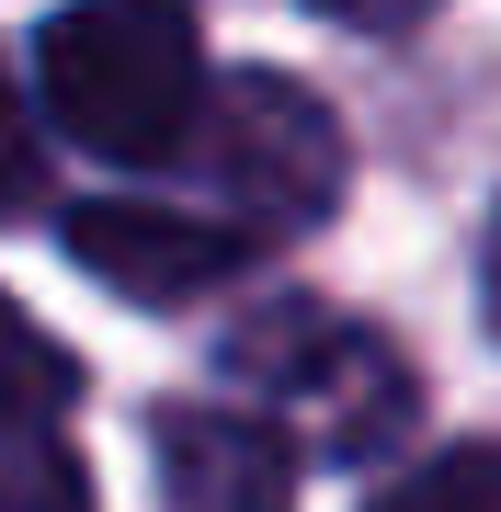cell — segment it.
<instances>
[{
	"mask_svg": "<svg viewBox=\"0 0 501 512\" xmlns=\"http://www.w3.org/2000/svg\"><path fill=\"white\" fill-rule=\"evenodd\" d=\"M0 512H92V478H80V456L57 433L0 444Z\"/></svg>",
	"mask_w": 501,
	"mask_h": 512,
	"instance_id": "8",
	"label": "cell"
},
{
	"mask_svg": "<svg viewBox=\"0 0 501 512\" xmlns=\"http://www.w3.org/2000/svg\"><path fill=\"white\" fill-rule=\"evenodd\" d=\"M35 194H46V148H35V114H23V92L0 80V217H23Z\"/></svg>",
	"mask_w": 501,
	"mask_h": 512,
	"instance_id": "9",
	"label": "cell"
},
{
	"mask_svg": "<svg viewBox=\"0 0 501 512\" xmlns=\"http://www.w3.org/2000/svg\"><path fill=\"white\" fill-rule=\"evenodd\" d=\"M183 160L228 194V228H251V239L319 228L342 205V126H331V103L297 92V80H274V69H228L217 92H205V126H194Z\"/></svg>",
	"mask_w": 501,
	"mask_h": 512,
	"instance_id": "3",
	"label": "cell"
},
{
	"mask_svg": "<svg viewBox=\"0 0 501 512\" xmlns=\"http://www.w3.org/2000/svg\"><path fill=\"white\" fill-rule=\"evenodd\" d=\"M69 399H80V365L12 308V296H0V444L57 433V410H69Z\"/></svg>",
	"mask_w": 501,
	"mask_h": 512,
	"instance_id": "6",
	"label": "cell"
},
{
	"mask_svg": "<svg viewBox=\"0 0 501 512\" xmlns=\"http://www.w3.org/2000/svg\"><path fill=\"white\" fill-rule=\"evenodd\" d=\"M205 35L183 0H69L35 35V103L92 160H183L205 126Z\"/></svg>",
	"mask_w": 501,
	"mask_h": 512,
	"instance_id": "1",
	"label": "cell"
},
{
	"mask_svg": "<svg viewBox=\"0 0 501 512\" xmlns=\"http://www.w3.org/2000/svg\"><path fill=\"white\" fill-rule=\"evenodd\" d=\"M365 512H501V444H445L433 467H410Z\"/></svg>",
	"mask_w": 501,
	"mask_h": 512,
	"instance_id": "7",
	"label": "cell"
},
{
	"mask_svg": "<svg viewBox=\"0 0 501 512\" xmlns=\"http://www.w3.org/2000/svg\"><path fill=\"white\" fill-rule=\"evenodd\" d=\"M262 251L251 228L228 217H194V205H137V194H103V205H69V262L137 308H194L217 296L240 262Z\"/></svg>",
	"mask_w": 501,
	"mask_h": 512,
	"instance_id": "4",
	"label": "cell"
},
{
	"mask_svg": "<svg viewBox=\"0 0 501 512\" xmlns=\"http://www.w3.org/2000/svg\"><path fill=\"white\" fill-rule=\"evenodd\" d=\"M319 23H353V35H410L422 12H445V0H308Z\"/></svg>",
	"mask_w": 501,
	"mask_h": 512,
	"instance_id": "10",
	"label": "cell"
},
{
	"mask_svg": "<svg viewBox=\"0 0 501 512\" xmlns=\"http://www.w3.org/2000/svg\"><path fill=\"white\" fill-rule=\"evenodd\" d=\"M160 456V512H297V444L262 410H160L149 421Z\"/></svg>",
	"mask_w": 501,
	"mask_h": 512,
	"instance_id": "5",
	"label": "cell"
},
{
	"mask_svg": "<svg viewBox=\"0 0 501 512\" xmlns=\"http://www.w3.org/2000/svg\"><path fill=\"white\" fill-rule=\"evenodd\" d=\"M479 308H490V342H501V217H490V251H479Z\"/></svg>",
	"mask_w": 501,
	"mask_h": 512,
	"instance_id": "11",
	"label": "cell"
},
{
	"mask_svg": "<svg viewBox=\"0 0 501 512\" xmlns=\"http://www.w3.org/2000/svg\"><path fill=\"white\" fill-rule=\"evenodd\" d=\"M228 376L262 399V421H297L319 456H376V444L410 433V365L388 342H376L365 319L342 308H308V296H285V308L240 319V342H228Z\"/></svg>",
	"mask_w": 501,
	"mask_h": 512,
	"instance_id": "2",
	"label": "cell"
}]
</instances>
